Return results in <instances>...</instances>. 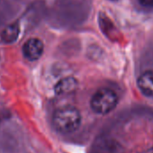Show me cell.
Here are the masks:
<instances>
[{"label":"cell","mask_w":153,"mask_h":153,"mask_svg":"<svg viewBox=\"0 0 153 153\" xmlns=\"http://www.w3.org/2000/svg\"><path fill=\"white\" fill-rule=\"evenodd\" d=\"M118 102L116 93L110 88L98 89L91 98V108L98 114H106L113 111Z\"/></svg>","instance_id":"cell-2"},{"label":"cell","mask_w":153,"mask_h":153,"mask_svg":"<svg viewBox=\"0 0 153 153\" xmlns=\"http://www.w3.org/2000/svg\"><path fill=\"white\" fill-rule=\"evenodd\" d=\"M139 1L143 7L153 8V0H139Z\"/></svg>","instance_id":"cell-7"},{"label":"cell","mask_w":153,"mask_h":153,"mask_svg":"<svg viewBox=\"0 0 153 153\" xmlns=\"http://www.w3.org/2000/svg\"><path fill=\"white\" fill-rule=\"evenodd\" d=\"M78 88V81L74 78L68 76V78L62 79L59 80L55 86V91L58 95H64L74 92Z\"/></svg>","instance_id":"cell-5"},{"label":"cell","mask_w":153,"mask_h":153,"mask_svg":"<svg viewBox=\"0 0 153 153\" xmlns=\"http://www.w3.org/2000/svg\"><path fill=\"white\" fill-rule=\"evenodd\" d=\"M55 129L61 133H71L78 130L81 123L79 111L72 105H65L55 111L52 117Z\"/></svg>","instance_id":"cell-1"},{"label":"cell","mask_w":153,"mask_h":153,"mask_svg":"<svg viewBox=\"0 0 153 153\" xmlns=\"http://www.w3.org/2000/svg\"><path fill=\"white\" fill-rule=\"evenodd\" d=\"M20 33L18 24H12L7 26L0 33V40L5 43H12L14 42Z\"/></svg>","instance_id":"cell-6"},{"label":"cell","mask_w":153,"mask_h":153,"mask_svg":"<svg viewBox=\"0 0 153 153\" xmlns=\"http://www.w3.org/2000/svg\"><path fill=\"white\" fill-rule=\"evenodd\" d=\"M43 43L37 38L29 39L23 47L24 56L31 61L37 60L43 53Z\"/></svg>","instance_id":"cell-3"},{"label":"cell","mask_w":153,"mask_h":153,"mask_svg":"<svg viewBox=\"0 0 153 153\" xmlns=\"http://www.w3.org/2000/svg\"><path fill=\"white\" fill-rule=\"evenodd\" d=\"M138 87L140 91L148 96L153 97V71L149 70L142 73L138 79Z\"/></svg>","instance_id":"cell-4"}]
</instances>
